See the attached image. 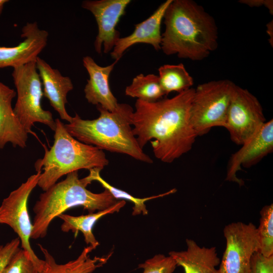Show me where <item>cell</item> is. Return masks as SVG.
I'll return each instance as SVG.
<instances>
[{
	"label": "cell",
	"mask_w": 273,
	"mask_h": 273,
	"mask_svg": "<svg viewBox=\"0 0 273 273\" xmlns=\"http://www.w3.org/2000/svg\"><path fill=\"white\" fill-rule=\"evenodd\" d=\"M195 88L155 102L137 99L130 116L132 132L143 149L150 141L155 157L171 163L192 148L198 136L190 110Z\"/></svg>",
	"instance_id": "1"
},
{
	"label": "cell",
	"mask_w": 273,
	"mask_h": 273,
	"mask_svg": "<svg viewBox=\"0 0 273 273\" xmlns=\"http://www.w3.org/2000/svg\"><path fill=\"white\" fill-rule=\"evenodd\" d=\"M161 50L167 56L201 61L218 47L214 18L192 0H172L164 15Z\"/></svg>",
	"instance_id": "2"
},
{
	"label": "cell",
	"mask_w": 273,
	"mask_h": 273,
	"mask_svg": "<svg viewBox=\"0 0 273 273\" xmlns=\"http://www.w3.org/2000/svg\"><path fill=\"white\" fill-rule=\"evenodd\" d=\"M99 116L94 119H83L77 114L72 121L64 124L73 137L85 144L103 150L127 155L148 163L152 159L140 147L131 127L133 108L125 103L119 104L113 112L97 106Z\"/></svg>",
	"instance_id": "3"
},
{
	"label": "cell",
	"mask_w": 273,
	"mask_h": 273,
	"mask_svg": "<svg viewBox=\"0 0 273 273\" xmlns=\"http://www.w3.org/2000/svg\"><path fill=\"white\" fill-rule=\"evenodd\" d=\"M92 181L89 174L79 178L75 171L41 194L33 208L35 215L31 239L44 238L53 220L71 208L81 206L90 213L107 209L118 201L106 189L100 193L87 189Z\"/></svg>",
	"instance_id": "4"
},
{
	"label": "cell",
	"mask_w": 273,
	"mask_h": 273,
	"mask_svg": "<svg viewBox=\"0 0 273 273\" xmlns=\"http://www.w3.org/2000/svg\"><path fill=\"white\" fill-rule=\"evenodd\" d=\"M54 141L44 156L35 163L36 171H41L37 183L43 191L62 176L79 169L104 167L109 160L103 150L85 144L73 137L59 119L55 120Z\"/></svg>",
	"instance_id": "5"
},
{
	"label": "cell",
	"mask_w": 273,
	"mask_h": 273,
	"mask_svg": "<svg viewBox=\"0 0 273 273\" xmlns=\"http://www.w3.org/2000/svg\"><path fill=\"white\" fill-rule=\"evenodd\" d=\"M236 86L225 79L205 82L195 88L190 116L198 136L207 133L214 127H224Z\"/></svg>",
	"instance_id": "6"
},
{
	"label": "cell",
	"mask_w": 273,
	"mask_h": 273,
	"mask_svg": "<svg viewBox=\"0 0 273 273\" xmlns=\"http://www.w3.org/2000/svg\"><path fill=\"white\" fill-rule=\"evenodd\" d=\"M12 76L17 97L14 111L26 132L32 133V127L36 122L54 131L56 122L52 113L41 105L43 93L36 61L14 68Z\"/></svg>",
	"instance_id": "7"
},
{
	"label": "cell",
	"mask_w": 273,
	"mask_h": 273,
	"mask_svg": "<svg viewBox=\"0 0 273 273\" xmlns=\"http://www.w3.org/2000/svg\"><path fill=\"white\" fill-rule=\"evenodd\" d=\"M41 171L29 176L18 188L12 191L0 205V223L10 226L18 235L21 248L30 256L38 271L44 264L32 249L30 242L32 231L28 211V200L33 190L37 186Z\"/></svg>",
	"instance_id": "8"
},
{
	"label": "cell",
	"mask_w": 273,
	"mask_h": 273,
	"mask_svg": "<svg viewBox=\"0 0 273 273\" xmlns=\"http://www.w3.org/2000/svg\"><path fill=\"white\" fill-rule=\"evenodd\" d=\"M226 247L218 273H251V260L259 251L257 228L252 223L234 222L223 229Z\"/></svg>",
	"instance_id": "9"
},
{
	"label": "cell",
	"mask_w": 273,
	"mask_h": 273,
	"mask_svg": "<svg viewBox=\"0 0 273 273\" xmlns=\"http://www.w3.org/2000/svg\"><path fill=\"white\" fill-rule=\"evenodd\" d=\"M266 122L263 108L248 89L236 86L229 107L224 126L231 140L242 145Z\"/></svg>",
	"instance_id": "10"
},
{
	"label": "cell",
	"mask_w": 273,
	"mask_h": 273,
	"mask_svg": "<svg viewBox=\"0 0 273 273\" xmlns=\"http://www.w3.org/2000/svg\"><path fill=\"white\" fill-rule=\"evenodd\" d=\"M130 0H86L81 7L90 12L97 22L98 33L94 41L96 52L101 54L111 52L118 40L120 33L116 26L125 13Z\"/></svg>",
	"instance_id": "11"
},
{
	"label": "cell",
	"mask_w": 273,
	"mask_h": 273,
	"mask_svg": "<svg viewBox=\"0 0 273 273\" xmlns=\"http://www.w3.org/2000/svg\"><path fill=\"white\" fill-rule=\"evenodd\" d=\"M273 151V120L266 121L259 130L245 142L242 147L230 158L228 167L226 180L244 184L237 177V172L242 166L249 168L259 162L264 157Z\"/></svg>",
	"instance_id": "12"
},
{
	"label": "cell",
	"mask_w": 273,
	"mask_h": 273,
	"mask_svg": "<svg viewBox=\"0 0 273 273\" xmlns=\"http://www.w3.org/2000/svg\"><path fill=\"white\" fill-rule=\"evenodd\" d=\"M23 40L13 47H0V69L14 68L36 61L46 47L49 33L36 22H28L22 29Z\"/></svg>",
	"instance_id": "13"
},
{
	"label": "cell",
	"mask_w": 273,
	"mask_h": 273,
	"mask_svg": "<svg viewBox=\"0 0 273 273\" xmlns=\"http://www.w3.org/2000/svg\"><path fill=\"white\" fill-rule=\"evenodd\" d=\"M172 1L166 0L162 3L149 17L135 25L131 34L120 37L110 52L111 57L118 61L127 49L138 43L150 44L156 51L160 50L161 23L166 10Z\"/></svg>",
	"instance_id": "14"
},
{
	"label": "cell",
	"mask_w": 273,
	"mask_h": 273,
	"mask_svg": "<svg viewBox=\"0 0 273 273\" xmlns=\"http://www.w3.org/2000/svg\"><path fill=\"white\" fill-rule=\"evenodd\" d=\"M117 62L101 66L90 56H85L82 59L83 66L89 75L84 89L85 99L89 103L99 105L111 112L115 111L119 104L111 90L109 81Z\"/></svg>",
	"instance_id": "15"
},
{
	"label": "cell",
	"mask_w": 273,
	"mask_h": 273,
	"mask_svg": "<svg viewBox=\"0 0 273 273\" xmlns=\"http://www.w3.org/2000/svg\"><path fill=\"white\" fill-rule=\"evenodd\" d=\"M36 65L43 87V96L60 118L70 123L73 117L67 113L65 105L67 103V95L73 88L71 79L63 76L58 70L53 68L39 57L36 60Z\"/></svg>",
	"instance_id": "16"
},
{
	"label": "cell",
	"mask_w": 273,
	"mask_h": 273,
	"mask_svg": "<svg viewBox=\"0 0 273 273\" xmlns=\"http://www.w3.org/2000/svg\"><path fill=\"white\" fill-rule=\"evenodd\" d=\"M16 96L12 88L0 81V149L10 143L13 147H26L28 133L16 116L12 102Z\"/></svg>",
	"instance_id": "17"
},
{
	"label": "cell",
	"mask_w": 273,
	"mask_h": 273,
	"mask_svg": "<svg viewBox=\"0 0 273 273\" xmlns=\"http://www.w3.org/2000/svg\"><path fill=\"white\" fill-rule=\"evenodd\" d=\"M185 251L169 252L177 266H181L185 273H218L216 267L220 264L215 247H200L192 239H187Z\"/></svg>",
	"instance_id": "18"
},
{
	"label": "cell",
	"mask_w": 273,
	"mask_h": 273,
	"mask_svg": "<svg viewBox=\"0 0 273 273\" xmlns=\"http://www.w3.org/2000/svg\"><path fill=\"white\" fill-rule=\"evenodd\" d=\"M44 257V264L38 273H92L106 264L112 253L102 257L90 258L89 253L94 248L88 246L85 247L74 260L64 264H58L48 250L39 245Z\"/></svg>",
	"instance_id": "19"
},
{
	"label": "cell",
	"mask_w": 273,
	"mask_h": 273,
	"mask_svg": "<svg viewBox=\"0 0 273 273\" xmlns=\"http://www.w3.org/2000/svg\"><path fill=\"white\" fill-rule=\"evenodd\" d=\"M125 204V201L121 200L104 210L77 216L62 213L58 216L63 221L61 231L65 233L71 231L76 234L78 232H81L86 244L95 249L99 243L93 233L95 224L103 216L118 212Z\"/></svg>",
	"instance_id": "20"
},
{
	"label": "cell",
	"mask_w": 273,
	"mask_h": 273,
	"mask_svg": "<svg viewBox=\"0 0 273 273\" xmlns=\"http://www.w3.org/2000/svg\"><path fill=\"white\" fill-rule=\"evenodd\" d=\"M158 77L165 94L181 93L192 87L194 79L183 64H165L158 68Z\"/></svg>",
	"instance_id": "21"
},
{
	"label": "cell",
	"mask_w": 273,
	"mask_h": 273,
	"mask_svg": "<svg viewBox=\"0 0 273 273\" xmlns=\"http://www.w3.org/2000/svg\"><path fill=\"white\" fill-rule=\"evenodd\" d=\"M125 94L146 102H155L165 95L158 75L140 74L134 77L130 85L126 86Z\"/></svg>",
	"instance_id": "22"
},
{
	"label": "cell",
	"mask_w": 273,
	"mask_h": 273,
	"mask_svg": "<svg viewBox=\"0 0 273 273\" xmlns=\"http://www.w3.org/2000/svg\"><path fill=\"white\" fill-rule=\"evenodd\" d=\"M102 169L100 168H95L89 170V175L93 181L96 180L100 183L105 189L107 190L116 199H121V200H123L125 201L128 200L133 203V207H132V215L148 214V211L147 209L146 205L145 204V203L147 201L152 199L162 197L171 194H173L176 191L175 189H173L167 192L158 195L143 198L134 197L128 193L114 187L104 180L100 175V172Z\"/></svg>",
	"instance_id": "23"
},
{
	"label": "cell",
	"mask_w": 273,
	"mask_h": 273,
	"mask_svg": "<svg viewBox=\"0 0 273 273\" xmlns=\"http://www.w3.org/2000/svg\"><path fill=\"white\" fill-rule=\"evenodd\" d=\"M257 228L259 243L258 252L265 257L273 255V204L264 206L260 211Z\"/></svg>",
	"instance_id": "24"
},
{
	"label": "cell",
	"mask_w": 273,
	"mask_h": 273,
	"mask_svg": "<svg viewBox=\"0 0 273 273\" xmlns=\"http://www.w3.org/2000/svg\"><path fill=\"white\" fill-rule=\"evenodd\" d=\"M38 270L29 255L22 248L13 255L2 273H38Z\"/></svg>",
	"instance_id": "25"
},
{
	"label": "cell",
	"mask_w": 273,
	"mask_h": 273,
	"mask_svg": "<svg viewBox=\"0 0 273 273\" xmlns=\"http://www.w3.org/2000/svg\"><path fill=\"white\" fill-rule=\"evenodd\" d=\"M176 266L171 256L159 254L140 263L138 268L143 269V273H173Z\"/></svg>",
	"instance_id": "26"
},
{
	"label": "cell",
	"mask_w": 273,
	"mask_h": 273,
	"mask_svg": "<svg viewBox=\"0 0 273 273\" xmlns=\"http://www.w3.org/2000/svg\"><path fill=\"white\" fill-rule=\"evenodd\" d=\"M251 273H273V255L265 257L260 252H255L251 260Z\"/></svg>",
	"instance_id": "27"
},
{
	"label": "cell",
	"mask_w": 273,
	"mask_h": 273,
	"mask_svg": "<svg viewBox=\"0 0 273 273\" xmlns=\"http://www.w3.org/2000/svg\"><path fill=\"white\" fill-rule=\"evenodd\" d=\"M20 245L18 237L12 239L4 245H0V273H2L6 266Z\"/></svg>",
	"instance_id": "28"
},
{
	"label": "cell",
	"mask_w": 273,
	"mask_h": 273,
	"mask_svg": "<svg viewBox=\"0 0 273 273\" xmlns=\"http://www.w3.org/2000/svg\"><path fill=\"white\" fill-rule=\"evenodd\" d=\"M239 3L250 7L264 6L271 15L273 14V1L272 0H240Z\"/></svg>",
	"instance_id": "29"
},
{
	"label": "cell",
	"mask_w": 273,
	"mask_h": 273,
	"mask_svg": "<svg viewBox=\"0 0 273 273\" xmlns=\"http://www.w3.org/2000/svg\"><path fill=\"white\" fill-rule=\"evenodd\" d=\"M266 32L268 34L269 39V42L272 47L273 46V22L272 20L268 22L266 25Z\"/></svg>",
	"instance_id": "30"
},
{
	"label": "cell",
	"mask_w": 273,
	"mask_h": 273,
	"mask_svg": "<svg viewBox=\"0 0 273 273\" xmlns=\"http://www.w3.org/2000/svg\"><path fill=\"white\" fill-rule=\"evenodd\" d=\"M7 0H0V16L2 14L5 4L8 2Z\"/></svg>",
	"instance_id": "31"
}]
</instances>
